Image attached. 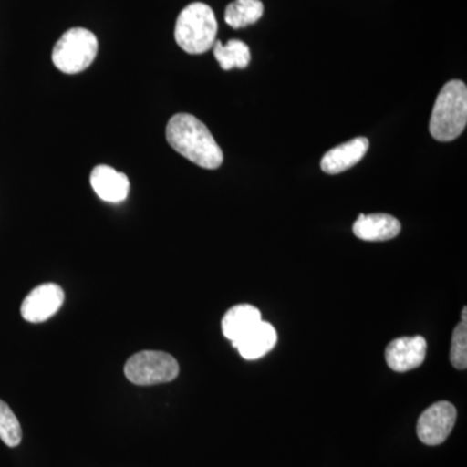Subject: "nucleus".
I'll return each instance as SVG.
<instances>
[{"label":"nucleus","mask_w":467,"mask_h":467,"mask_svg":"<svg viewBox=\"0 0 467 467\" xmlns=\"http://www.w3.org/2000/svg\"><path fill=\"white\" fill-rule=\"evenodd\" d=\"M401 232L398 218L389 214H359L353 225V233L361 241L384 242L396 238Z\"/></svg>","instance_id":"11"},{"label":"nucleus","mask_w":467,"mask_h":467,"mask_svg":"<svg viewBox=\"0 0 467 467\" xmlns=\"http://www.w3.org/2000/svg\"><path fill=\"white\" fill-rule=\"evenodd\" d=\"M214 57L223 70L244 69L250 66L251 51L244 42L239 39H232L223 45L220 41L213 45Z\"/></svg>","instance_id":"14"},{"label":"nucleus","mask_w":467,"mask_h":467,"mask_svg":"<svg viewBox=\"0 0 467 467\" xmlns=\"http://www.w3.org/2000/svg\"><path fill=\"white\" fill-rule=\"evenodd\" d=\"M92 190L107 202H122L130 192V181L128 175L117 171L109 165H98L92 169L90 175Z\"/></svg>","instance_id":"9"},{"label":"nucleus","mask_w":467,"mask_h":467,"mask_svg":"<svg viewBox=\"0 0 467 467\" xmlns=\"http://www.w3.org/2000/svg\"><path fill=\"white\" fill-rule=\"evenodd\" d=\"M466 124L467 88L454 79L439 92L430 119V133L439 142H451L462 134Z\"/></svg>","instance_id":"2"},{"label":"nucleus","mask_w":467,"mask_h":467,"mask_svg":"<svg viewBox=\"0 0 467 467\" xmlns=\"http://www.w3.org/2000/svg\"><path fill=\"white\" fill-rule=\"evenodd\" d=\"M0 439L11 448L17 447L23 439V430L17 417L3 400H0Z\"/></svg>","instance_id":"16"},{"label":"nucleus","mask_w":467,"mask_h":467,"mask_svg":"<svg viewBox=\"0 0 467 467\" xmlns=\"http://www.w3.org/2000/svg\"><path fill=\"white\" fill-rule=\"evenodd\" d=\"M66 294L55 284H45L34 288L21 304V316L27 322L41 324L47 321L63 306Z\"/></svg>","instance_id":"7"},{"label":"nucleus","mask_w":467,"mask_h":467,"mask_svg":"<svg viewBox=\"0 0 467 467\" xmlns=\"http://www.w3.org/2000/svg\"><path fill=\"white\" fill-rule=\"evenodd\" d=\"M217 30L213 9L204 3H192L177 18L175 42L187 54H204L213 47Z\"/></svg>","instance_id":"3"},{"label":"nucleus","mask_w":467,"mask_h":467,"mask_svg":"<svg viewBox=\"0 0 467 467\" xmlns=\"http://www.w3.org/2000/svg\"><path fill=\"white\" fill-rule=\"evenodd\" d=\"M427 342L425 337H404L392 340L386 348V361L396 373L414 370L425 361Z\"/></svg>","instance_id":"8"},{"label":"nucleus","mask_w":467,"mask_h":467,"mask_svg":"<svg viewBox=\"0 0 467 467\" xmlns=\"http://www.w3.org/2000/svg\"><path fill=\"white\" fill-rule=\"evenodd\" d=\"M180 374L177 359L160 350L135 353L125 364V376L138 386H155L174 380Z\"/></svg>","instance_id":"5"},{"label":"nucleus","mask_w":467,"mask_h":467,"mask_svg":"<svg viewBox=\"0 0 467 467\" xmlns=\"http://www.w3.org/2000/svg\"><path fill=\"white\" fill-rule=\"evenodd\" d=\"M461 321L467 322V308L463 306L462 313H461Z\"/></svg>","instance_id":"18"},{"label":"nucleus","mask_w":467,"mask_h":467,"mask_svg":"<svg viewBox=\"0 0 467 467\" xmlns=\"http://www.w3.org/2000/svg\"><path fill=\"white\" fill-rule=\"evenodd\" d=\"M169 146L183 158L204 169L223 165V153L213 135L201 119L189 113H177L167 126Z\"/></svg>","instance_id":"1"},{"label":"nucleus","mask_w":467,"mask_h":467,"mask_svg":"<svg viewBox=\"0 0 467 467\" xmlns=\"http://www.w3.org/2000/svg\"><path fill=\"white\" fill-rule=\"evenodd\" d=\"M368 140L365 137L355 138L349 142L340 144L325 153L321 160V169L326 174H340L355 167L367 155Z\"/></svg>","instance_id":"10"},{"label":"nucleus","mask_w":467,"mask_h":467,"mask_svg":"<svg viewBox=\"0 0 467 467\" xmlns=\"http://www.w3.org/2000/svg\"><path fill=\"white\" fill-rule=\"evenodd\" d=\"M261 312L256 306L250 304H239L227 310L223 318V333L226 339L235 344L242 339L244 335L250 333L252 328L256 327L260 322Z\"/></svg>","instance_id":"13"},{"label":"nucleus","mask_w":467,"mask_h":467,"mask_svg":"<svg viewBox=\"0 0 467 467\" xmlns=\"http://www.w3.org/2000/svg\"><path fill=\"white\" fill-rule=\"evenodd\" d=\"M278 335L269 322L261 321L250 333L244 335L239 342L233 344L243 358L259 359L275 348Z\"/></svg>","instance_id":"12"},{"label":"nucleus","mask_w":467,"mask_h":467,"mask_svg":"<svg viewBox=\"0 0 467 467\" xmlns=\"http://www.w3.org/2000/svg\"><path fill=\"white\" fill-rule=\"evenodd\" d=\"M451 362L459 370L467 368V322L461 321L451 337Z\"/></svg>","instance_id":"17"},{"label":"nucleus","mask_w":467,"mask_h":467,"mask_svg":"<svg viewBox=\"0 0 467 467\" xmlns=\"http://www.w3.org/2000/svg\"><path fill=\"white\" fill-rule=\"evenodd\" d=\"M457 420V410L448 401H439L427 408L417 423V434L423 444L435 447L447 441Z\"/></svg>","instance_id":"6"},{"label":"nucleus","mask_w":467,"mask_h":467,"mask_svg":"<svg viewBox=\"0 0 467 467\" xmlns=\"http://www.w3.org/2000/svg\"><path fill=\"white\" fill-rule=\"evenodd\" d=\"M263 14L264 5L260 0H235L226 7L225 21L234 29H242L257 23Z\"/></svg>","instance_id":"15"},{"label":"nucleus","mask_w":467,"mask_h":467,"mask_svg":"<svg viewBox=\"0 0 467 467\" xmlns=\"http://www.w3.org/2000/svg\"><path fill=\"white\" fill-rule=\"evenodd\" d=\"M98 48L99 43L94 33L84 27H72L55 45L52 61L60 72L76 75L91 66Z\"/></svg>","instance_id":"4"}]
</instances>
